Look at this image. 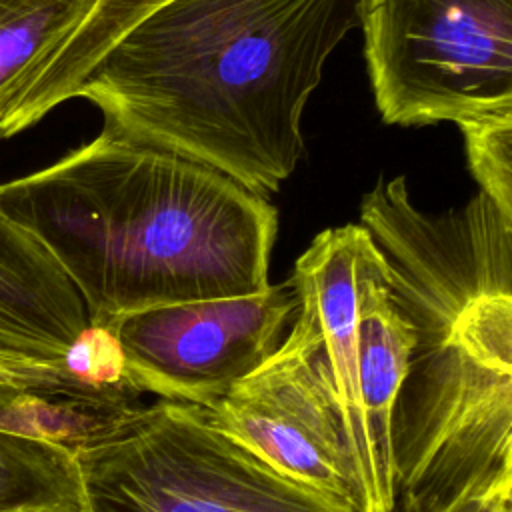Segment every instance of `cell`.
I'll return each mask as SVG.
<instances>
[{
    "instance_id": "obj_17",
    "label": "cell",
    "mask_w": 512,
    "mask_h": 512,
    "mask_svg": "<svg viewBox=\"0 0 512 512\" xmlns=\"http://www.w3.org/2000/svg\"><path fill=\"white\" fill-rule=\"evenodd\" d=\"M48 512H74V510H48Z\"/></svg>"
},
{
    "instance_id": "obj_18",
    "label": "cell",
    "mask_w": 512,
    "mask_h": 512,
    "mask_svg": "<svg viewBox=\"0 0 512 512\" xmlns=\"http://www.w3.org/2000/svg\"><path fill=\"white\" fill-rule=\"evenodd\" d=\"M12 360H14V358H12Z\"/></svg>"
},
{
    "instance_id": "obj_6",
    "label": "cell",
    "mask_w": 512,
    "mask_h": 512,
    "mask_svg": "<svg viewBox=\"0 0 512 512\" xmlns=\"http://www.w3.org/2000/svg\"><path fill=\"white\" fill-rule=\"evenodd\" d=\"M360 26L386 124L512 116V0H362Z\"/></svg>"
},
{
    "instance_id": "obj_3",
    "label": "cell",
    "mask_w": 512,
    "mask_h": 512,
    "mask_svg": "<svg viewBox=\"0 0 512 512\" xmlns=\"http://www.w3.org/2000/svg\"><path fill=\"white\" fill-rule=\"evenodd\" d=\"M290 284V330L340 422L362 512H392V412L416 332L392 298L384 258L360 224L328 228L296 260Z\"/></svg>"
},
{
    "instance_id": "obj_1",
    "label": "cell",
    "mask_w": 512,
    "mask_h": 512,
    "mask_svg": "<svg viewBox=\"0 0 512 512\" xmlns=\"http://www.w3.org/2000/svg\"><path fill=\"white\" fill-rule=\"evenodd\" d=\"M362 0H166L92 66L74 98L120 138L266 196L304 156L302 114Z\"/></svg>"
},
{
    "instance_id": "obj_5",
    "label": "cell",
    "mask_w": 512,
    "mask_h": 512,
    "mask_svg": "<svg viewBox=\"0 0 512 512\" xmlns=\"http://www.w3.org/2000/svg\"><path fill=\"white\" fill-rule=\"evenodd\" d=\"M74 466L80 512H350L182 402H146L116 434L74 450Z\"/></svg>"
},
{
    "instance_id": "obj_15",
    "label": "cell",
    "mask_w": 512,
    "mask_h": 512,
    "mask_svg": "<svg viewBox=\"0 0 512 512\" xmlns=\"http://www.w3.org/2000/svg\"><path fill=\"white\" fill-rule=\"evenodd\" d=\"M72 386L60 362H28L0 356V416L20 418L42 398H68Z\"/></svg>"
},
{
    "instance_id": "obj_8",
    "label": "cell",
    "mask_w": 512,
    "mask_h": 512,
    "mask_svg": "<svg viewBox=\"0 0 512 512\" xmlns=\"http://www.w3.org/2000/svg\"><path fill=\"white\" fill-rule=\"evenodd\" d=\"M296 308L286 280L250 296L146 308L108 330L142 396L210 408L280 346Z\"/></svg>"
},
{
    "instance_id": "obj_9",
    "label": "cell",
    "mask_w": 512,
    "mask_h": 512,
    "mask_svg": "<svg viewBox=\"0 0 512 512\" xmlns=\"http://www.w3.org/2000/svg\"><path fill=\"white\" fill-rule=\"evenodd\" d=\"M202 412L274 470L362 512L340 422L292 330L256 370Z\"/></svg>"
},
{
    "instance_id": "obj_12",
    "label": "cell",
    "mask_w": 512,
    "mask_h": 512,
    "mask_svg": "<svg viewBox=\"0 0 512 512\" xmlns=\"http://www.w3.org/2000/svg\"><path fill=\"white\" fill-rule=\"evenodd\" d=\"M74 510V452L18 418L0 416V512Z\"/></svg>"
},
{
    "instance_id": "obj_14",
    "label": "cell",
    "mask_w": 512,
    "mask_h": 512,
    "mask_svg": "<svg viewBox=\"0 0 512 512\" xmlns=\"http://www.w3.org/2000/svg\"><path fill=\"white\" fill-rule=\"evenodd\" d=\"M460 130L480 192L512 218V116L468 124Z\"/></svg>"
},
{
    "instance_id": "obj_4",
    "label": "cell",
    "mask_w": 512,
    "mask_h": 512,
    "mask_svg": "<svg viewBox=\"0 0 512 512\" xmlns=\"http://www.w3.org/2000/svg\"><path fill=\"white\" fill-rule=\"evenodd\" d=\"M392 512H438L512 474V294L416 346L392 412Z\"/></svg>"
},
{
    "instance_id": "obj_13",
    "label": "cell",
    "mask_w": 512,
    "mask_h": 512,
    "mask_svg": "<svg viewBox=\"0 0 512 512\" xmlns=\"http://www.w3.org/2000/svg\"><path fill=\"white\" fill-rule=\"evenodd\" d=\"M94 0H0V124Z\"/></svg>"
},
{
    "instance_id": "obj_7",
    "label": "cell",
    "mask_w": 512,
    "mask_h": 512,
    "mask_svg": "<svg viewBox=\"0 0 512 512\" xmlns=\"http://www.w3.org/2000/svg\"><path fill=\"white\" fill-rule=\"evenodd\" d=\"M360 226L384 258L416 346L438 340L478 302L512 294V218L482 192L458 210L426 214L396 176L362 198Z\"/></svg>"
},
{
    "instance_id": "obj_16",
    "label": "cell",
    "mask_w": 512,
    "mask_h": 512,
    "mask_svg": "<svg viewBox=\"0 0 512 512\" xmlns=\"http://www.w3.org/2000/svg\"><path fill=\"white\" fill-rule=\"evenodd\" d=\"M512 474L496 476L438 512H512Z\"/></svg>"
},
{
    "instance_id": "obj_2",
    "label": "cell",
    "mask_w": 512,
    "mask_h": 512,
    "mask_svg": "<svg viewBox=\"0 0 512 512\" xmlns=\"http://www.w3.org/2000/svg\"><path fill=\"white\" fill-rule=\"evenodd\" d=\"M0 206L58 262L96 328L270 286L278 216L266 196L106 130L2 182Z\"/></svg>"
},
{
    "instance_id": "obj_11",
    "label": "cell",
    "mask_w": 512,
    "mask_h": 512,
    "mask_svg": "<svg viewBox=\"0 0 512 512\" xmlns=\"http://www.w3.org/2000/svg\"><path fill=\"white\" fill-rule=\"evenodd\" d=\"M166 0H94L82 22L34 72L12 110L0 124V138H12L56 106L74 98V90L102 54L144 14Z\"/></svg>"
},
{
    "instance_id": "obj_10",
    "label": "cell",
    "mask_w": 512,
    "mask_h": 512,
    "mask_svg": "<svg viewBox=\"0 0 512 512\" xmlns=\"http://www.w3.org/2000/svg\"><path fill=\"white\" fill-rule=\"evenodd\" d=\"M88 326L84 302L58 262L0 206V356L62 362Z\"/></svg>"
}]
</instances>
